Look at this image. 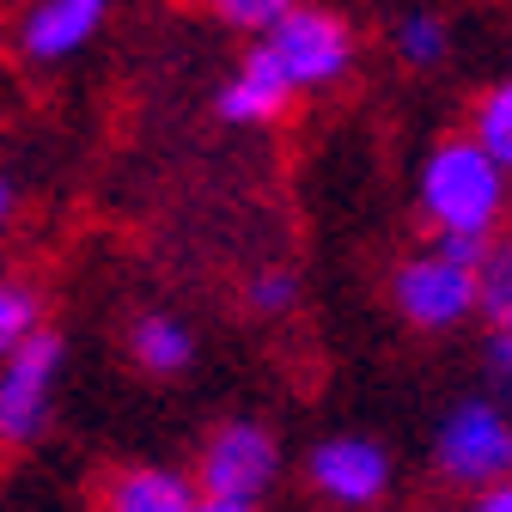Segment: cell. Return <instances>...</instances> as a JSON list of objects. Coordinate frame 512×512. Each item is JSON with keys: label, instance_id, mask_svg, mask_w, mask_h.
<instances>
[{"label": "cell", "instance_id": "11", "mask_svg": "<svg viewBox=\"0 0 512 512\" xmlns=\"http://www.w3.org/2000/svg\"><path fill=\"white\" fill-rule=\"evenodd\" d=\"M128 354H135L147 372H159V378H171V372H183L189 366V330L177 324V317H141L135 330H128Z\"/></svg>", "mask_w": 512, "mask_h": 512}, {"label": "cell", "instance_id": "10", "mask_svg": "<svg viewBox=\"0 0 512 512\" xmlns=\"http://www.w3.org/2000/svg\"><path fill=\"white\" fill-rule=\"evenodd\" d=\"M110 506L116 512H189V506H196V482L177 476V470H159V464L116 470Z\"/></svg>", "mask_w": 512, "mask_h": 512}, {"label": "cell", "instance_id": "3", "mask_svg": "<svg viewBox=\"0 0 512 512\" xmlns=\"http://www.w3.org/2000/svg\"><path fill=\"white\" fill-rule=\"evenodd\" d=\"M433 464L458 488H488L512 476V421L494 403H458L433 439Z\"/></svg>", "mask_w": 512, "mask_h": 512}, {"label": "cell", "instance_id": "12", "mask_svg": "<svg viewBox=\"0 0 512 512\" xmlns=\"http://www.w3.org/2000/svg\"><path fill=\"white\" fill-rule=\"evenodd\" d=\"M476 311L494 330H512V244H488L476 263Z\"/></svg>", "mask_w": 512, "mask_h": 512}, {"label": "cell", "instance_id": "15", "mask_svg": "<svg viewBox=\"0 0 512 512\" xmlns=\"http://www.w3.org/2000/svg\"><path fill=\"white\" fill-rule=\"evenodd\" d=\"M397 49H403L409 68H439V61H445V19L409 13V19L397 25Z\"/></svg>", "mask_w": 512, "mask_h": 512}, {"label": "cell", "instance_id": "16", "mask_svg": "<svg viewBox=\"0 0 512 512\" xmlns=\"http://www.w3.org/2000/svg\"><path fill=\"white\" fill-rule=\"evenodd\" d=\"M293 0H214V13L232 25V31H269Z\"/></svg>", "mask_w": 512, "mask_h": 512}, {"label": "cell", "instance_id": "19", "mask_svg": "<svg viewBox=\"0 0 512 512\" xmlns=\"http://www.w3.org/2000/svg\"><path fill=\"white\" fill-rule=\"evenodd\" d=\"M482 512H512V476H500V482L482 488Z\"/></svg>", "mask_w": 512, "mask_h": 512}, {"label": "cell", "instance_id": "9", "mask_svg": "<svg viewBox=\"0 0 512 512\" xmlns=\"http://www.w3.org/2000/svg\"><path fill=\"white\" fill-rule=\"evenodd\" d=\"M293 80H287V68L275 61V49L269 43H256L244 61H238V74L226 80V92H220V116L226 122H275L287 104H293Z\"/></svg>", "mask_w": 512, "mask_h": 512}, {"label": "cell", "instance_id": "13", "mask_svg": "<svg viewBox=\"0 0 512 512\" xmlns=\"http://www.w3.org/2000/svg\"><path fill=\"white\" fill-rule=\"evenodd\" d=\"M31 330H43V299L19 281H0V354L19 348Z\"/></svg>", "mask_w": 512, "mask_h": 512}, {"label": "cell", "instance_id": "7", "mask_svg": "<svg viewBox=\"0 0 512 512\" xmlns=\"http://www.w3.org/2000/svg\"><path fill=\"white\" fill-rule=\"evenodd\" d=\"M305 476H311L317 494H330V500H342V506H366V500L384 494V482H391V458H384L372 439L342 433V439H324V445H317L311 464H305Z\"/></svg>", "mask_w": 512, "mask_h": 512}, {"label": "cell", "instance_id": "20", "mask_svg": "<svg viewBox=\"0 0 512 512\" xmlns=\"http://www.w3.org/2000/svg\"><path fill=\"white\" fill-rule=\"evenodd\" d=\"M7 214H13V183L0 177V226H7Z\"/></svg>", "mask_w": 512, "mask_h": 512}, {"label": "cell", "instance_id": "18", "mask_svg": "<svg viewBox=\"0 0 512 512\" xmlns=\"http://www.w3.org/2000/svg\"><path fill=\"white\" fill-rule=\"evenodd\" d=\"M482 366H488V378L500 384V391H512V330H494V336H488Z\"/></svg>", "mask_w": 512, "mask_h": 512}, {"label": "cell", "instance_id": "8", "mask_svg": "<svg viewBox=\"0 0 512 512\" xmlns=\"http://www.w3.org/2000/svg\"><path fill=\"white\" fill-rule=\"evenodd\" d=\"M110 13V0H37L19 25V49L31 61H61V55H80L98 25Z\"/></svg>", "mask_w": 512, "mask_h": 512}, {"label": "cell", "instance_id": "17", "mask_svg": "<svg viewBox=\"0 0 512 512\" xmlns=\"http://www.w3.org/2000/svg\"><path fill=\"white\" fill-rule=\"evenodd\" d=\"M293 275L287 269H263V275H256L250 281V311H263V317H275V311H287L293 305Z\"/></svg>", "mask_w": 512, "mask_h": 512}, {"label": "cell", "instance_id": "14", "mask_svg": "<svg viewBox=\"0 0 512 512\" xmlns=\"http://www.w3.org/2000/svg\"><path fill=\"white\" fill-rule=\"evenodd\" d=\"M476 141H482L500 165H512V86H494V92L476 104Z\"/></svg>", "mask_w": 512, "mask_h": 512}, {"label": "cell", "instance_id": "4", "mask_svg": "<svg viewBox=\"0 0 512 512\" xmlns=\"http://www.w3.org/2000/svg\"><path fill=\"white\" fill-rule=\"evenodd\" d=\"M61 372V336L31 330L19 348H7V372H0V439L31 445L49 427V397Z\"/></svg>", "mask_w": 512, "mask_h": 512}, {"label": "cell", "instance_id": "1", "mask_svg": "<svg viewBox=\"0 0 512 512\" xmlns=\"http://www.w3.org/2000/svg\"><path fill=\"white\" fill-rule=\"evenodd\" d=\"M421 208L439 232H488L506 208V165L476 135L439 141L421 165Z\"/></svg>", "mask_w": 512, "mask_h": 512}, {"label": "cell", "instance_id": "2", "mask_svg": "<svg viewBox=\"0 0 512 512\" xmlns=\"http://www.w3.org/2000/svg\"><path fill=\"white\" fill-rule=\"evenodd\" d=\"M275 470H281V452L269 427L256 421H226L208 452H202V470H196V506H214V512H250L275 488Z\"/></svg>", "mask_w": 512, "mask_h": 512}, {"label": "cell", "instance_id": "6", "mask_svg": "<svg viewBox=\"0 0 512 512\" xmlns=\"http://www.w3.org/2000/svg\"><path fill=\"white\" fill-rule=\"evenodd\" d=\"M397 311L409 317L415 330H452L476 311V269L458 263L445 250L409 256L397 269Z\"/></svg>", "mask_w": 512, "mask_h": 512}, {"label": "cell", "instance_id": "5", "mask_svg": "<svg viewBox=\"0 0 512 512\" xmlns=\"http://www.w3.org/2000/svg\"><path fill=\"white\" fill-rule=\"evenodd\" d=\"M263 43L275 49V61L287 68L293 86H336V80L348 74V61H354L348 25H342L336 13H324V7H287V13L269 25Z\"/></svg>", "mask_w": 512, "mask_h": 512}]
</instances>
